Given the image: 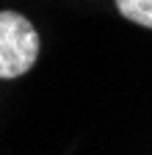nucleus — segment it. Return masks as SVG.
<instances>
[{
	"label": "nucleus",
	"instance_id": "nucleus-2",
	"mask_svg": "<svg viewBox=\"0 0 152 155\" xmlns=\"http://www.w3.org/2000/svg\"><path fill=\"white\" fill-rule=\"evenodd\" d=\"M116 8L125 19L152 31V0H116Z\"/></svg>",
	"mask_w": 152,
	"mask_h": 155
},
{
	"label": "nucleus",
	"instance_id": "nucleus-1",
	"mask_svg": "<svg viewBox=\"0 0 152 155\" xmlns=\"http://www.w3.org/2000/svg\"><path fill=\"white\" fill-rule=\"evenodd\" d=\"M39 58V33L17 11H0V81L25 75Z\"/></svg>",
	"mask_w": 152,
	"mask_h": 155
}]
</instances>
